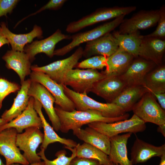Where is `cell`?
I'll use <instances>...</instances> for the list:
<instances>
[{"label":"cell","instance_id":"28","mask_svg":"<svg viewBox=\"0 0 165 165\" xmlns=\"http://www.w3.org/2000/svg\"><path fill=\"white\" fill-rule=\"evenodd\" d=\"M142 86H127L112 102L125 112L132 111L136 103L148 92Z\"/></svg>","mask_w":165,"mask_h":165},{"label":"cell","instance_id":"4","mask_svg":"<svg viewBox=\"0 0 165 165\" xmlns=\"http://www.w3.org/2000/svg\"><path fill=\"white\" fill-rule=\"evenodd\" d=\"M125 16H120L112 21L100 25L93 29L71 36V42L62 48L55 50L54 55L63 56L82 43L92 41L110 33L120 25Z\"/></svg>","mask_w":165,"mask_h":165},{"label":"cell","instance_id":"8","mask_svg":"<svg viewBox=\"0 0 165 165\" xmlns=\"http://www.w3.org/2000/svg\"><path fill=\"white\" fill-rule=\"evenodd\" d=\"M106 76L96 69H72L67 75L64 85L70 86L76 93L87 94L95 82Z\"/></svg>","mask_w":165,"mask_h":165},{"label":"cell","instance_id":"46","mask_svg":"<svg viewBox=\"0 0 165 165\" xmlns=\"http://www.w3.org/2000/svg\"><path fill=\"white\" fill-rule=\"evenodd\" d=\"M112 165H120L119 164H116L115 163H112Z\"/></svg>","mask_w":165,"mask_h":165},{"label":"cell","instance_id":"17","mask_svg":"<svg viewBox=\"0 0 165 165\" xmlns=\"http://www.w3.org/2000/svg\"><path fill=\"white\" fill-rule=\"evenodd\" d=\"M127 86L119 76H106L94 84L91 92L112 103Z\"/></svg>","mask_w":165,"mask_h":165},{"label":"cell","instance_id":"5","mask_svg":"<svg viewBox=\"0 0 165 165\" xmlns=\"http://www.w3.org/2000/svg\"><path fill=\"white\" fill-rule=\"evenodd\" d=\"M83 48L80 46L71 55L66 58L43 66H32L31 70L42 72L58 83L64 85L67 74L76 67L79 61L83 56Z\"/></svg>","mask_w":165,"mask_h":165},{"label":"cell","instance_id":"41","mask_svg":"<svg viewBox=\"0 0 165 165\" xmlns=\"http://www.w3.org/2000/svg\"><path fill=\"white\" fill-rule=\"evenodd\" d=\"M158 132L161 133L165 137V124L158 126L157 128Z\"/></svg>","mask_w":165,"mask_h":165},{"label":"cell","instance_id":"36","mask_svg":"<svg viewBox=\"0 0 165 165\" xmlns=\"http://www.w3.org/2000/svg\"><path fill=\"white\" fill-rule=\"evenodd\" d=\"M19 0H0V17L11 13Z\"/></svg>","mask_w":165,"mask_h":165},{"label":"cell","instance_id":"19","mask_svg":"<svg viewBox=\"0 0 165 165\" xmlns=\"http://www.w3.org/2000/svg\"><path fill=\"white\" fill-rule=\"evenodd\" d=\"M165 154V144L156 146L136 137L131 148L130 160L132 164L143 163L154 157Z\"/></svg>","mask_w":165,"mask_h":165},{"label":"cell","instance_id":"18","mask_svg":"<svg viewBox=\"0 0 165 165\" xmlns=\"http://www.w3.org/2000/svg\"><path fill=\"white\" fill-rule=\"evenodd\" d=\"M118 48L116 39L112 34L109 33L86 42L83 50V56L87 58L93 56L108 57L116 52Z\"/></svg>","mask_w":165,"mask_h":165},{"label":"cell","instance_id":"15","mask_svg":"<svg viewBox=\"0 0 165 165\" xmlns=\"http://www.w3.org/2000/svg\"><path fill=\"white\" fill-rule=\"evenodd\" d=\"M71 36L63 34L59 29H57L49 37L40 40L33 41L26 45L24 52L27 55L31 62L35 59L37 54L43 53L50 58L54 56L55 46L59 42L64 40L70 39Z\"/></svg>","mask_w":165,"mask_h":165},{"label":"cell","instance_id":"37","mask_svg":"<svg viewBox=\"0 0 165 165\" xmlns=\"http://www.w3.org/2000/svg\"><path fill=\"white\" fill-rule=\"evenodd\" d=\"M67 0H50L45 5L42 7L35 13L30 14L28 16L22 19V20L29 16H33L46 9L57 10L61 8Z\"/></svg>","mask_w":165,"mask_h":165},{"label":"cell","instance_id":"11","mask_svg":"<svg viewBox=\"0 0 165 165\" xmlns=\"http://www.w3.org/2000/svg\"><path fill=\"white\" fill-rule=\"evenodd\" d=\"M159 17V9L140 10L130 18L124 19L117 31L127 34L150 28L157 24Z\"/></svg>","mask_w":165,"mask_h":165},{"label":"cell","instance_id":"32","mask_svg":"<svg viewBox=\"0 0 165 165\" xmlns=\"http://www.w3.org/2000/svg\"><path fill=\"white\" fill-rule=\"evenodd\" d=\"M65 148L68 149L72 152L71 156H66L67 153L64 150H61L57 152L55 154L57 158L52 160H48L45 154V150L42 148L37 153L41 159L43 160V165H70L72 160L76 157V148H71L65 146Z\"/></svg>","mask_w":165,"mask_h":165},{"label":"cell","instance_id":"42","mask_svg":"<svg viewBox=\"0 0 165 165\" xmlns=\"http://www.w3.org/2000/svg\"><path fill=\"white\" fill-rule=\"evenodd\" d=\"M160 158L161 160L159 165H165V154L163 155Z\"/></svg>","mask_w":165,"mask_h":165},{"label":"cell","instance_id":"34","mask_svg":"<svg viewBox=\"0 0 165 165\" xmlns=\"http://www.w3.org/2000/svg\"><path fill=\"white\" fill-rule=\"evenodd\" d=\"M20 88V86L17 83L5 78H0V109L4 98L10 94L19 91Z\"/></svg>","mask_w":165,"mask_h":165},{"label":"cell","instance_id":"38","mask_svg":"<svg viewBox=\"0 0 165 165\" xmlns=\"http://www.w3.org/2000/svg\"><path fill=\"white\" fill-rule=\"evenodd\" d=\"M70 165H102L97 161L76 157L71 161Z\"/></svg>","mask_w":165,"mask_h":165},{"label":"cell","instance_id":"31","mask_svg":"<svg viewBox=\"0 0 165 165\" xmlns=\"http://www.w3.org/2000/svg\"><path fill=\"white\" fill-rule=\"evenodd\" d=\"M75 148L77 157L95 160L102 165H112L113 163L108 155L90 145L84 142L78 144Z\"/></svg>","mask_w":165,"mask_h":165},{"label":"cell","instance_id":"29","mask_svg":"<svg viewBox=\"0 0 165 165\" xmlns=\"http://www.w3.org/2000/svg\"><path fill=\"white\" fill-rule=\"evenodd\" d=\"M116 40L119 48L132 55L139 57L140 45L143 37L139 31L127 34H121L117 31L112 33Z\"/></svg>","mask_w":165,"mask_h":165},{"label":"cell","instance_id":"10","mask_svg":"<svg viewBox=\"0 0 165 165\" xmlns=\"http://www.w3.org/2000/svg\"><path fill=\"white\" fill-rule=\"evenodd\" d=\"M30 79L45 87L55 99V103L63 110L72 112L75 110L73 102L65 94L63 84L58 83L49 76L40 71H32Z\"/></svg>","mask_w":165,"mask_h":165},{"label":"cell","instance_id":"24","mask_svg":"<svg viewBox=\"0 0 165 165\" xmlns=\"http://www.w3.org/2000/svg\"><path fill=\"white\" fill-rule=\"evenodd\" d=\"M73 134L79 139L100 149L108 156L110 150V138L90 127L73 130Z\"/></svg>","mask_w":165,"mask_h":165},{"label":"cell","instance_id":"26","mask_svg":"<svg viewBox=\"0 0 165 165\" xmlns=\"http://www.w3.org/2000/svg\"><path fill=\"white\" fill-rule=\"evenodd\" d=\"M134 58L132 55L119 48L107 57V65L102 72L106 76H120L126 71Z\"/></svg>","mask_w":165,"mask_h":165},{"label":"cell","instance_id":"14","mask_svg":"<svg viewBox=\"0 0 165 165\" xmlns=\"http://www.w3.org/2000/svg\"><path fill=\"white\" fill-rule=\"evenodd\" d=\"M157 66L151 61L140 57L135 58L126 71L119 76L127 86H144L146 75Z\"/></svg>","mask_w":165,"mask_h":165},{"label":"cell","instance_id":"16","mask_svg":"<svg viewBox=\"0 0 165 165\" xmlns=\"http://www.w3.org/2000/svg\"><path fill=\"white\" fill-rule=\"evenodd\" d=\"M35 99L30 97L25 109L16 118L9 122L0 126V131L8 128L15 129L18 133L31 127H42L41 119L34 108Z\"/></svg>","mask_w":165,"mask_h":165},{"label":"cell","instance_id":"3","mask_svg":"<svg viewBox=\"0 0 165 165\" xmlns=\"http://www.w3.org/2000/svg\"><path fill=\"white\" fill-rule=\"evenodd\" d=\"M134 6H115L99 8L79 20L72 21L67 26L66 31L69 33L76 32L84 28L98 23L108 20L122 15H126L135 11Z\"/></svg>","mask_w":165,"mask_h":165},{"label":"cell","instance_id":"39","mask_svg":"<svg viewBox=\"0 0 165 165\" xmlns=\"http://www.w3.org/2000/svg\"><path fill=\"white\" fill-rule=\"evenodd\" d=\"M150 92L154 97H156L160 105L161 108L165 109V93H157L152 92Z\"/></svg>","mask_w":165,"mask_h":165},{"label":"cell","instance_id":"30","mask_svg":"<svg viewBox=\"0 0 165 165\" xmlns=\"http://www.w3.org/2000/svg\"><path fill=\"white\" fill-rule=\"evenodd\" d=\"M144 86L149 92L165 93V65H157L146 75Z\"/></svg>","mask_w":165,"mask_h":165},{"label":"cell","instance_id":"23","mask_svg":"<svg viewBox=\"0 0 165 165\" xmlns=\"http://www.w3.org/2000/svg\"><path fill=\"white\" fill-rule=\"evenodd\" d=\"M42 107L40 103L35 99L34 108L41 119L44 132L43 140L41 145V149L45 150L50 144L56 142L64 145L67 147H76L78 145L76 142L71 139L61 138L56 133L53 127L46 119L42 111Z\"/></svg>","mask_w":165,"mask_h":165},{"label":"cell","instance_id":"9","mask_svg":"<svg viewBox=\"0 0 165 165\" xmlns=\"http://www.w3.org/2000/svg\"><path fill=\"white\" fill-rule=\"evenodd\" d=\"M44 134L39 128L36 127L27 128L24 132L17 134L16 145L20 150L23 151V155L29 164L42 162L36 150L42 142Z\"/></svg>","mask_w":165,"mask_h":165},{"label":"cell","instance_id":"1","mask_svg":"<svg viewBox=\"0 0 165 165\" xmlns=\"http://www.w3.org/2000/svg\"><path fill=\"white\" fill-rule=\"evenodd\" d=\"M54 109L60 122V130L67 133L70 130L81 128L82 126L96 122L113 123L128 119L130 115L126 113L123 116L114 118L104 116L98 111L94 109L85 111L75 110L65 111L56 105Z\"/></svg>","mask_w":165,"mask_h":165},{"label":"cell","instance_id":"45","mask_svg":"<svg viewBox=\"0 0 165 165\" xmlns=\"http://www.w3.org/2000/svg\"><path fill=\"white\" fill-rule=\"evenodd\" d=\"M0 165H6V164H4L2 162V160L0 158Z\"/></svg>","mask_w":165,"mask_h":165},{"label":"cell","instance_id":"21","mask_svg":"<svg viewBox=\"0 0 165 165\" xmlns=\"http://www.w3.org/2000/svg\"><path fill=\"white\" fill-rule=\"evenodd\" d=\"M2 33L10 44L12 50L16 51L24 52L25 46L31 43L34 39L43 37V31L41 27L36 25L34 26L30 32L24 34H15L11 31L3 22L0 23Z\"/></svg>","mask_w":165,"mask_h":165},{"label":"cell","instance_id":"13","mask_svg":"<svg viewBox=\"0 0 165 165\" xmlns=\"http://www.w3.org/2000/svg\"><path fill=\"white\" fill-rule=\"evenodd\" d=\"M28 95L38 100L44 109L54 130H60V122L53 106L55 99L50 93L40 83L31 80Z\"/></svg>","mask_w":165,"mask_h":165},{"label":"cell","instance_id":"33","mask_svg":"<svg viewBox=\"0 0 165 165\" xmlns=\"http://www.w3.org/2000/svg\"><path fill=\"white\" fill-rule=\"evenodd\" d=\"M107 57L101 56H95L78 63L76 67L87 69H102L106 67Z\"/></svg>","mask_w":165,"mask_h":165},{"label":"cell","instance_id":"40","mask_svg":"<svg viewBox=\"0 0 165 165\" xmlns=\"http://www.w3.org/2000/svg\"><path fill=\"white\" fill-rule=\"evenodd\" d=\"M5 44L9 45V42L3 34L2 28L0 26V48Z\"/></svg>","mask_w":165,"mask_h":165},{"label":"cell","instance_id":"35","mask_svg":"<svg viewBox=\"0 0 165 165\" xmlns=\"http://www.w3.org/2000/svg\"><path fill=\"white\" fill-rule=\"evenodd\" d=\"M159 17L156 29L152 33L145 35L165 40V6L163 5L159 9Z\"/></svg>","mask_w":165,"mask_h":165},{"label":"cell","instance_id":"6","mask_svg":"<svg viewBox=\"0 0 165 165\" xmlns=\"http://www.w3.org/2000/svg\"><path fill=\"white\" fill-rule=\"evenodd\" d=\"M88 125L109 138L123 133L142 132L146 128L145 123L134 114L129 119L109 123L94 122Z\"/></svg>","mask_w":165,"mask_h":165},{"label":"cell","instance_id":"43","mask_svg":"<svg viewBox=\"0 0 165 165\" xmlns=\"http://www.w3.org/2000/svg\"><path fill=\"white\" fill-rule=\"evenodd\" d=\"M43 162L30 164V165H43ZM9 165H21L18 163H13Z\"/></svg>","mask_w":165,"mask_h":165},{"label":"cell","instance_id":"12","mask_svg":"<svg viewBox=\"0 0 165 165\" xmlns=\"http://www.w3.org/2000/svg\"><path fill=\"white\" fill-rule=\"evenodd\" d=\"M18 133L14 128H8L0 131V154L6 160V165L18 163L23 165H29L16 144Z\"/></svg>","mask_w":165,"mask_h":165},{"label":"cell","instance_id":"44","mask_svg":"<svg viewBox=\"0 0 165 165\" xmlns=\"http://www.w3.org/2000/svg\"><path fill=\"white\" fill-rule=\"evenodd\" d=\"M6 123L2 118H0V126H2Z\"/></svg>","mask_w":165,"mask_h":165},{"label":"cell","instance_id":"27","mask_svg":"<svg viewBox=\"0 0 165 165\" xmlns=\"http://www.w3.org/2000/svg\"><path fill=\"white\" fill-rule=\"evenodd\" d=\"M31 82L28 79L21 84L20 90L14 99L11 108L6 110L1 116V118L7 123L20 115L27 107L30 97L28 92Z\"/></svg>","mask_w":165,"mask_h":165},{"label":"cell","instance_id":"20","mask_svg":"<svg viewBox=\"0 0 165 165\" xmlns=\"http://www.w3.org/2000/svg\"><path fill=\"white\" fill-rule=\"evenodd\" d=\"M8 69L14 71L19 76L21 84L25 80L27 76L31 73V62L24 52L8 50L2 57Z\"/></svg>","mask_w":165,"mask_h":165},{"label":"cell","instance_id":"2","mask_svg":"<svg viewBox=\"0 0 165 165\" xmlns=\"http://www.w3.org/2000/svg\"><path fill=\"white\" fill-rule=\"evenodd\" d=\"M63 85L65 94L73 102L76 110H95L100 112L104 116L108 118L120 116L126 113L113 103L99 102L90 97L86 94L76 93L66 86Z\"/></svg>","mask_w":165,"mask_h":165},{"label":"cell","instance_id":"22","mask_svg":"<svg viewBox=\"0 0 165 165\" xmlns=\"http://www.w3.org/2000/svg\"><path fill=\"white\" fill-rule=\"evenodd\" d=\"M165 51V40L143 35L139 57L151 61L159 65L162 64Z\"/></svg>","mask_w":165,"mask_h":165},{"label":"cell","instance_id":"7","mask_svg":"<svg viewBox=\"0 0 165 165\" xmlns=\"http://www.w3.org/2000/svg\"><path fill=\"white\" fill-rule=\"evenodd\" d=\"M132 111L145 123H151L158 126L165 124V111L148 91L136 103Z\"/></svg>","mask_w":165,"mask_h":165},{"label":"cell","instance_id":"25","mask_svg":"<svg viewBox=\"0 0 165 165\" xmlns=\"http://www.w3.org/2000/svg\"><path fill=\"white\" fill-rule=\"evenodd\" d=\"M132 133L117 135L110 138V150L108 156L113 163L120 165H132L128 157L127 145Z\"/></svg>","mask_w":165,"mask_h":165}]
</instances>
